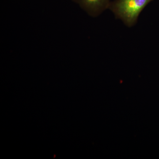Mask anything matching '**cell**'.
Here are the masks:
<instances>
[{
    "instance_id": "obj_2",
    "label": "cell",
    "mask_w": 159,
    "mask_h": 159,
    "mask_svg": "<svg viewBox=\"0 0 159 159\" xmlns=\"http://www.w3.org/2000/svg\"><path fill=\"white\" fill-rule=\"evenodd\" d=\"M92 15L100 14L109 9L111 0H74Z\"/></svg>"
},
{
    "instance_id": "obj_1",
    "label": "cell",
    "mask_w": 159,
    "mask_h": 159,
    "mask_svg": "<svg viewBox=\"0 0 159 159\" xmlns=\"http://www.w3.org/2000/svg\"><path fill=\"white\" fill-rule=\"evenodd\" d=\"M153 0H114L109 9L129 27L136 23L142 10Z\"/></svg>"
}]
</instances>
